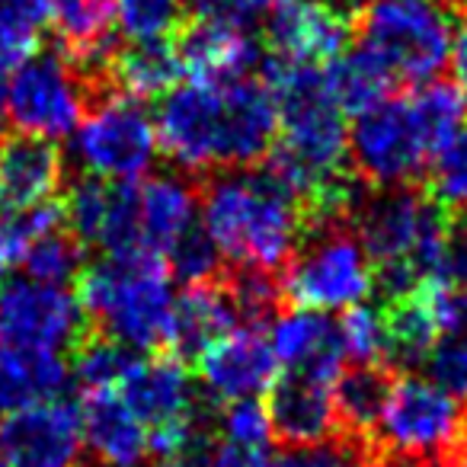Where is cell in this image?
<instances>
[{"mask_svg": "<svg viewBox=\"0 0 467 467\" xmlns=\"http://www.w3.org/2000/svg\"><path fill=\"white\" fill-rule=\"evenodd\" d=\"M84 250L87 247L80 244L78 234L67 224H58L36 237L33 247L23 256V269L36 282L67 285V282H78V275L84 273Z\"/></svg>", "mask_w": 467, "mask_h": 467, "instance_id": "32", "label": "cell"}, {"mask_svg": "<svg viewBox=\"0 0 467 467\" xmlns=\"http://www.w3.org/2000/svg\"><path fill=\"white\" fill-rule=\"evenodd\" d=\"M170 266V275L182 282V285H199V282H214L221 279L227 260L221 254V247L212 241V234L205 231V224H192L180 241L170 247V254L163 256Z\"/></svg>", "mask_w": 467, "mask_h": 467, "instance_id": "36", "label": "cell"}, {"mask_svg": "<svg viewBox=\"0 0 467 467\" xmlns=\"http://www.w3.org/2000/svg\"><path fill=\"white\" fill-rule=\"evenodd\" d=\"M275 4H279V0H205L192 14L218 16V20L237 23V26L250 29L256 20H266V14Z\"/></svg>", "mask_w": 467, "mask_h": 467, "instance_id": "42", "label": "cell"}, {"mask_svg": "<svg viewBox=\"0 0 467 467\" xmlns=\"http://www.w3.org/2000/svg\"><path fill=\"white\" fill-rule=\"evenodd\" d=\"M356 39L352 10L324 0H279L263 20V46L301 65H330Z\"/></svg>", "mask_w": 467, "mask_h": 467, "instance_id": "12", "label": "cell"}, {"mask_svg": "<svg viewBox=\"0 0 467 467\" xmlns=\"http://www.w3.org/2000/svg\"><path fill=\"white\" fill-rule=\"evenodd\" d=\"M4 119H7V84L0 80V129H4Z\"/></svg>", "mask_w": 467, "mask_h": 467, "instance_id": "47", "label": "cell"}, {"mask_svg": "<svg viewBox=\"0 0 467 467\" xmlns=\"http://www.w3.org/2000/svg\"><path fill=\"white\" fill-rule=\"evenodd\" d=\"M116 90L87 78L61 48L36 52L14 71L7 87V116L23 135L67 138L80 129L87 112Z\"/></svg>", "mask_w": 467, "mask_h": 467, "instance_id": "7", "label": "cell"}, {"mask_svg": "<svg viewBox=\"0 0 467 467\" xmlns=\"http://www.w3.org/2000/svg\"><path fill=\"white\" fill-rule=\"evenodd\" d=\"M189 20L182 0H119L116 26L125 42H157L173 39Z\"/></svg>", "mask_w": 467, "mask_h": 467, "instance_id": "35", "label": "cell"}, {"mask_svg": "<svg viewBox=\"0 0 467 467\" xmlns=\"http://www.w3.org/2000/svg\"><path fill=\"white\" fill-rule=\"evenodd\" d=\"M116 390L131 413L148 426V432L195 420L208 400L195 394L186 362L170 352H150L148 358H138Z\"/></svg>", "mask_w": 467, "mask_h": 467, "instance_id": "17", "label": "cell"}, {"mask_svg": "<svg viewBox=\"0 0 467 467\" xmlns=\"http://www.w3.org/2000/svg\"><path fill=\"white\" fill-rule=\"evenodd\" d=\"M173 46L186 74L199 84H227L260 71L263 48L250 29L218 16L189 14L182 29L173 36Z\"/></svg>", "mask_w": 467, "mask_h": 467, "instance_id": "15", "label": "cell"}, {"mask_svg": "<svg viewBox=\"0 0 467 467\" xmlns=\"http://www.w3.org/2000/svg\"><path fill=\"white\" fill-rule=\"evenodd\" d=\"M324 78L333 103L343 109V116L352 119L375 109L388 97H394V84H397L388 74V67L375 55L365 52V48H356V52H346L339 58H333L324 67Z\"/></svg>", "mask_w": 467, "mask_h": 467, "instance_id": "29", "label": "cell"}, {"mask_svg": "<svg viewBox=\"0 0 467 467\" xmlns=\"http://www.w3.org/2000/svg\"><path fill=\"white\" fill-rule=\"evenodd\" d=\"M93 333L78 295L36 279L0 282V339L10 349L74 352Z\"/></svg>", "mask_w": 467, "mask_h": 467, "instance_id": "9", "label": "cell"}, {"mask_svg": "<svg viewBox=\"0 0 467 467\" xmlns=\"http://www.w3.org/2000/svg\"><path fill=\"white\" fill-rule=\"evenodd\" d=\"M384 327H388V368L410 375L413 368L429 362L435 343L441 339V330L435 324V314L429 307V298L422 285L407 298L388 301Z\"/></svg>", "mask_w": 467, "mask_h": 467, "instance_id": "28", "label": "cell"}, {"mask_svg": "<svg viewBox=\"0 0 467 467\" xmlns=\"http://www.w3.org/2000/svg\"><path fill=\"white\" fill-rule=\"evenodd\" d=\"M157 144L189 176L260 167L279 141V106L260 78L189 84L157 106Z\"/></svg>", "mask_w": 467, "mask_h": 467, "instance_id": "1", "label": "cell"}, {"mask_svg": "<svg viewBox=\"0 0 467 467\" xmlns=\"http://www.w3.org/2000/svg\"><path fill=\"white\" fill-rule=\"evenodd\" d=\"M269 346H273L275 358L285 362L288 368L311 371V375L330 378V381H337L346 365L343 339H339L337 324L317 311L288 307L273 324Z\"/></svg>", "mask_w": 467, "mask_h": 467, "instance_id": "22", "label": "cell"}, {"mask_svg": "<svg viewBox=\"0 0 467 467\" xmlns=\"http://www.w3.org/2000/svg\"><path fill=\"white\" fill-rule=\"evenodd\" d=\"M218 435L227 441H237V445L269 448V441H273V422H269L266 403H260L256 397L224 403L218 410Z\"/></svg>", "mask_w": 467, "mask_h": 467, "instance_id": "40", "label": "cell"}, {"mask_svg": "<svg viewBox=\"0 0 467 467\" xmlns=\"http://www.w3.org/2000/svg\"><path fill=\"white\" fill-rule=\"evenodd\" d=\"M343 352L352 365H388V327L384 311L352 305L337 320Z\"/></svg>", "mask_w": 467, "mask_h": 467, "instance_id": "37", "label": "cell"}, {"mask_svg": "<svg viewBox=\"0 0 467 467\" xmlns=\"http://www.w3.org/2000/svg\"><path fill=\"white\" fill-rule=\"evenodd\" d=\"M186 67L180 61L173 39L157 42H122L109 55V84L116 93L138 103L161 99L182 80Z\"/></svg>", "mask_w": 467, "mask_h": 467, "instance_id": "24", "label": "cell"}, {"mask_svg": "<svg viewBox=\"0 0 467 467\" xmlns=\"http://www.w3.org/2000/svg\"><path fill=\"white\" fill-rule=\"evenodd\" d=\"M61 208L65 224L78 234L84 247H99L106 256H122L144 247L135 180L84 173L67 186Z\"/></svg>", "mask_w": 467, "mask_h": 467, "instance_id": "11", "label": "cell"}, {"mask_svg": "<svg viewBox=\"0 0 467 467\" xmlns=\"http://www.w3.org/2000/svg\"><path fill=\"white\" fill-rule=\"evenodd\" d=\"M349 161L358 180L371 189L420 186L432 154L413 116L410 97L394 93L375 109L356 116L349 129Z\"/></svg>", "mask_w": 467, "mask_h": 467, "instance_id": "8", "label": "cell"}, {"mask_svg": "<svg viewBox=\"0 0 467 467\" xmlns=\"http://www.w3.org/2000/svg\"><path fill=\"white\" fill-rule=\"evenodd\" d=\"M202 224L227 263L282 273L305 234V212L292 189L266 167L199 176Z\"/></svg>", "mask_w": 467, "mask_h": 467, "instance_id": "2", "label": "cell"}, {"mask_svg": "<svg viewBox=\"0 0 467 467\" xmlns=\"http://www.w3.org/2000/svg\"><path fill=\"white\" fill-rule=\"evenodd\" d=\"M435 279H441V282H448V285L464 288L467 292V227L454 224L451 241H448L445 263H441V269H439Z\"/></svg>", "mask_w": 467, "mask_h": 467, "instance_id": "44", "label": "cell"}, {"mask_svg": "<svg viewBox=\"0 0 467 467\" xmlns=\"http://www.w3.org/2000/svg\"><path fill=\"white\" fill-rule=\"evenodd\" d=\"M435 208H439V202L429 192H422L420 186L368 189L352 214V224L362 237L371 266L390 260H410Z\"/></svg>", "mask_w": 467, "mask_h": 467, "instance_id": "14", "label": "cell"}, {"mask_svg": "<svg viewBox=\"0 0 467 467\" xmlns=\"http://www.w3.org/2000/svg\"><path fill=\"white\" fill-rule=\"evenodd\" d=\"M464 4H467V0H464Z\"/></svg>", "mask_w": 467, "mask_h": 467, "instance_id": "52", "label": "cell"}, {"mask_svg": "<svg viewBox=\"0 0 467 467\" xmlns=\"http://www.w3.org/2000/svg\"><path fill=\"white\" fill-rule=\"evenodd\" d=\"M429 378L451 397L467 403V333L441 337L426 362Z\"/></svg>", "mask_w": 467, "mask_h": 467, "instance_id": "41", "label": "cell"}, {"mask_svg": "<svg viewBox=\"0 0 467 467\" xmlns=\"http://www.w3.org/2000/svg\"><path fill=\"white\" fill-rule=\"evenodd\" d=\"M221 285H224L227 298H231L241 330L263 333V327H273L288 311L279 273H269V269L260 266L227 263L224 273H221Z\"/></svg>", "mask_w": 467, "mask_h": 467, "instance_id": "30", "label": "cell"}, {"mask_svg": "<svg viewBox=\"0 0 467 467\" xmlns=\"http://www.w3.org/2000/svg\"><path fill=\"white\" fill-rule=\"evenodd\" d=\"M362 467H384V464H381V461H375V458H368V461H365Z\"/></svg>", "mask_w": 467, "mask_h": 467, "instance_id": "50", "label": "cell"}, {"mask_svg": "<svg viewBox=\"0 0 467 467\" xmlns=\"http://www.w3.org/2000/svg\"><path fill=\"white\" fill-rule=\"evenodd\" d=\"M116 4L119 0H52V26L61 52L80 65L109 58L116 48Z\"/></svg>", "mask_w": 467, "mask_h": 467, "instance_id": "27", "label": "cell"}, {"mask_svg": "<svg viewBox=\"0 0 467 467\" xmlns=\"http://www.w3.org/2000/svg\"><path fill=\"white\" fill-rule=\"evenodd\" d=\"M352 20L358 48L375 55L397 84L439 80L458 36L454 0H362Z\"/></svg>", "mask_w": 467, "mask_h": 467, "instance_id": "4", "label": "cell"}, {"mask_svg": "<svg viewBox=\"0 0 467 467\" xmlns=\"http://www.w3.org/2000/svg\"><path fill=\"white\" fill-rule=\"evenodd\" d=\"M397 381V371L388 365H352L343 368L333 384L339 435L371 445V435L384 413V403Z\"/></svg>", "mask_w": 467, "mask_h": 467, "instance_id": "26", "label": "cell"}, {"mask_svg": "<svg viewBox=\"0 0 467 467\" xmlns=\"http://www.w3.org/2000/svg\"><path fill=\"white\" fill-rule=\"evenodd\" d=\"M279 279L288 307L333 311L358 305L375 288V266L352 218H337L305 227Z\"/></svg>", "mask_w": 467, "mask_h": 467, "instance_id": "5", "label": "cell"}, {"mask_svg": "<svg viewBox=\"0 0 467 467\" xmlns=\"http://www.w3.org/2000/svg\"><path fill=\"white\" fill-rule=\"evenodd\" d=\"M80 429L99 467H144L150 458L148 426L131 413L116 388L84 390Z\"/></svg>", "mask_w": 467, "mask_h": 467, "instance_id": "20", "label": "cell"}, {"mask_svg": "<svg viewBox=\"0 0 467 467\" xmlns=\"http://www.w3.org/2000/svg\"><path fill=\"white\" fill-rule=\"evenodd\" d=\"M208 467H275V458L269 454V448L260 445H237L218 435L212 448Z\"/></svg>", "mask_w": 467, "mask_h": 467, "instance_id": "43", "label": "cell"}, {"mask_svg": "<svg viewBox=\"0 0 467 467\" xmlns=\"http://www.w3.org/2000/svg\"><path fill=\"white\" fill-rule=\"evenodd\" d=\"M451 467H467V445H464V448H461V451H458V454H454Z\"/></svg>", "mask_w": 467, "mask_h": 467, "instance_id": "48", "label": "cell"}, {"mask_svg": "<svg viewBox=\"0 0 467 467\" xmlns=\"http://www.w3.org/2000/svg\"><path fill=\"white\" fill-rule=\"evenodd\" d=\"M182 4H186V7H189V14H192V10L199 7V4H205V0H182Z\"/></svg>", "mask_w": 467, "mask_h": 467, "instance_id": "49", "label": "cell"}, {"mask_svg": "<svg viewBox=\"0 0 467 467\" xmlns=\"http://www.w3.org/2000/svg\"><path fill=\"white\" fill-rule=\"evenodd\" d=\"M371 458V445L346 435H333L311 445H285L275 467H362Z\"/></svg>", "mask_w": 467, "mask_h": 467, "instance_id": "39", "label": "cell"}, {"mask_svg": "<svg viewBox=\"0 0 467 467\" xmlns=\"http://www.w3.org/2000/svg\"><path fill=\"white\" fill-rule=\"evenodd\" d=\"M0 454L7 467H84L80 407L48 400L7 413L0 422Z\"/></svg>", "mask_w": 467, "mask_h": 467, "instance_id": "13", "label": "cell"}, {"mask_svg": "<svg viewBox=\"0 0 467 467\" xmlns=\"http://www.w3.org/2000/svg\"><path fill=\"white\" fill-rule=\"evenodd\" d=\"M58 224H65V208L55 199L36 208H23V212L0 214V282L16 266H23V256L33 247L36 237H42Z\"/></svg>", "mask_w": 467, "mask_h": 467, "instance_id": "34", "label": "cell"}, {"mask_svg": "<svg viewBox=\"0 0 467 467\" xmlns=\"http://www.w3.org/2000/svg\"><path fill=\"white\" fill-rule=\"evenodd\" d=\"M71 381V365L58 352L10 349L0 356V410L16 413L36 403L61 400Z\"/></svg>", "mask_w": 467, "mask_h": 467, "instance_id": "25", "label": "cell"}, {"mask_svg": "<svg viewBox=\"0 0 467 467\" xmlns=\"http://www.w3.org/2000/svg\"><path fill=\"white\" fill-rule=\"evenodd\" d=\"M410 106L432 161L467 129V93L451 80H429L410 93Z\"/></svg>", "mask_w": 467, "mask_h": 467, "instance_id": "31", "label": "cell"}, {"mask_svg": "<svg viewBox=\"0 0 467 467\" xmlns=\"http://www.w3.org/2000/svg\"><path fill=\"white\" fill-rule=\"evenodd\" d=\"M199 180L189 173H157L138 186L141 244L167 256L170 247L195 224Z\"/></svg>", "mask_w": 467, "mask_h": 467, "instance_id": "23", "label": "cell"}, {"mask_svg": "<svg viewBox=\"0 0 467 467\" xmlns=\"http://www.w3.org/2000/svg\"><path fill=\"white\" fill-rule=\"evenodd\" d=\"M65 186L61 144L39 135H10L0 144V205L4 212H23L52 202Z\"/></svg>", "mask_w": 467, "mask_h": 467, "instance_id": "19", "label": "cell"}, {"mask_svg": "<svg viewBox=\"0 0 467 467\" xmlns=\"http://www.w3.org/2000/svg\"><path fill=\"white\" fill-rule=\"evenodd\" d=\"M170 266L161 254L141 247L103 256L78 275V301L93 330L129 349L163 352V333L173 307Z\"/></svg>", "mask_w": 467, "mask_h": 467, "instance_id": "3", "label": "cell"}, {"mask_svg": "<svg viewBox=\"0 0 467 467\" xmlns=\"http://www.w3.org/2000/svg\"><path fill=\"white\" fill-rule=\"evenodd\" d=\"M234 330H241V324H237V314H234L221 279L186 285L170 307L163 352L182 358V362H199L208 346Z\"/></svg>", "mask_w": 467, "mask_h": 467, "instance_id": "21", "label": "cell"}, {"mask_svg": "<svg viewBox=\"0 0 467 467\" xmlns=\"http://www.w3.org/2000/svg\"><path fill=\"white\" fill-rule=\"evenodd\" d=\"M135 362L138 358L131 356L129 346L93 330L90 337L71 352V378L84 390L119 388Z\"/></svg>", "mask_w": 467, "mask_h": 467, "instance_id": "33", "label": "cell"}, {"mask_svg": "<svg viewBox=\"0 0 467 467\" xmlns=\"http://www.w3.org/2000/svg\"><path fill=\"white\" fill-rule=\"evenodd\" d=\"M74 150L87 173L106 180H138L150 170L161 144H157V125L144 103L112 93L87 112Z\"/></svg>", "mask_w": 467, "mask_h": 467, "instance_id": "10", "label": "cell"}, {"mask_svg": "<svg viewBox=\"0 0 467 467\" xmlns=\"http://www.w3.org/2000/svg\"><path fill=\"white\" fill-rule=\"evenodd\" d=\"M448 65H451L454 84H458L461 90H467V23L458 29V36H454L451 58H448Z\"/></svg>", "mask_w": 467, "mask_h": 467, "instance_id": "46", "label": "cell"}, {"mask_svg": "<svg viewBox=\"0 0 467 467\" xmlns=\"http://www.w3.org/2000/svg\"><path fill=\"white\" fill-rule=\"evenodd\" d=\"M333 384L337 381L311 371H282L266 390L273 439H279L282 445H311L339 435Z\"/></svg>", "mask_w": 467, "mask_h": 467, "instance_id": "18", "label": "cell"}, {"mask_svg": "<svg viewBox=\"0 0 467 467\" xmlns=\"http://www.w3.org/2000/svg\"><path fill=\"white\" fill-rule=\"evenodd\" d=\"M0 467H7V461H4V454H0Z\"/></svg>", "mask_w": 467, "mask_h": 467, "instance_id": "51", "label": "cell"}, {"mask_svg": "<svg viewBox=\"0 0 467 467\" xmlns=\"http://www.w3.org/2000/svg\"><path fill=\"white\" fill-rule=\"evenodd\" d=\"M464 445L467 403L439 388L432 378L397 375L371 435V451L451 464Z\"/></svg>", "mask_w": 467, "mask_h": 467, "instance_id": "6", "label": "cell"}, {"mask_svg": "<svg viewBox=\"0 0 467 467\" xmlns=\"http://www.w3.org/2000/svg\"><path fill=\"white\" fill-rule=\"evenodd\" d=\"M195 365L208 400L221 407L266 394L269 384L279 378V358L260 330L227 333L208 346Z\"/></svg>", "mask_w": 467, "mask_h": 467, "instance_id": "16", "label": "cell"}, {"mask_svg": "<svg viewBox=\"0 0 467 467\" xmlns=\"http://www.w3.org/2000/svg\"><path fill=\"white\" fill-rule=\"evenodd\" d=\"M432 195L451 218H467V129L435 157Z\"/></svg>", "mask_w": 467, "mask_h": 467, "instance_id": "38", "label": "cell"}, {"mask_svg": "<svg viewBox=\"0 0 467 467\" xmlns=\"http://www.w3.org/2000/svg\"><path fill=\"white\" fill-rule=\"evenodd\" d=\"M36 52H39V39L0 26V78L7 71H16L20 65H26Z\"/></svg>", "mask_w": 467, "mask_h": 467, "instance_id": "45", "label": "cell"}]
</instances>
